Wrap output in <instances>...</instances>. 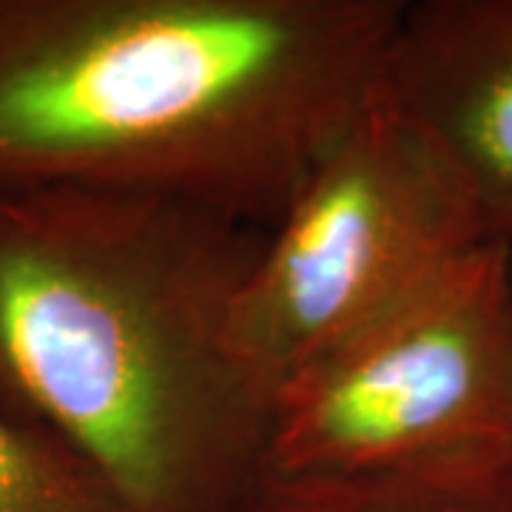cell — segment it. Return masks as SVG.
Returning a JSON list of instances; mask_svg holds the SVG:
<instances>
[{
    "mask_svg": "<svg viewBox=\"0 0 512 512\" xmlns=\"http://www.w3.org/2000/svg\"><path fill=\"white\" fill-rule=\"evenodd\" d=\"M262 242L194 202L0 188V404L126 512H239L271 430L231 350Z\"/></svg>",
    "mask_w": 512,
    "mask_h": 512,
    "instance_id": "6da1fadb",
    "label": "cell"
},
{
    "mask_svg": "<svg viewBox=\"0 0 512 512\" xmlns=\"http://www.w3.org/2000/svg\"><path fill=\"white\" fill-rule=\"evenodd\" d=\"M404 0H0V188L194 202L268 231L365 106Z\"/></svg>",
    "mask_w": 512,
    "mask_h": 512,
    "instance_id": "7a4b0ae2",
    "label": "cell"
},
{
    "mask_svg": "<svg viewBox=\"0 0 512 512\" xmlns=\"http://www.w3.org/2000/svg\"><path fill=\"white\" fill-rule=\"evenodd\" d=\"M487 237L441 148L382 92L353 114L265 231L231 350L274 396Z\"/></svg>",
    "mask_w": 512,
    "mask_h": 512,
    "instance_id": "3957f363",
    "label": "cell"
},
{
    "mask_svg": "<svg viewBox=\"0 0 512 512\" xmlns=\"http://www.w3.org/2000/svg\"><path fill=\"white\" fill-rule=\"evenodd\" d=\"M510 461L512 285L504 242H484L276 393L262 481H387Z\"/></svg>",
    "mask_w": 512,
    "mask_h": 512,
    "instance_id": "277c9868",
    "label": "cell"
},
{
    "mask_svg": "<svg viewBox=\"0 0 512 512\" xmlns=\"http://www.w3.org/2000/svg\"><path fill=\"white\" fill-rule=\"evenodd\" d=\"M376 86L441 148L487 237L512 242V0L404 3Z\"/></svg>",
    "mask_w": 512,
    "mask_h": 512,
    "instance_id": "5b68a950",
    "label": "cell"
},
{
    "mask_svg": "<svg viewBox=\"0 0 512 512\" xmlns=\"http://www.w3.org/2000/svg\"><path fill=\"white\" fill-rule=\"evenodd\" d=\"M239 512H512V461L387 481H262Z\"/></svg>",
    "mask_w": 512,
    "mask_h": 512,
    "instance_id": "8992f818",
    "label": "cell"
},
{
    "mask_svg": "<svg viewBox=\"0 0 512 512\" xmlns=\"http://www.w3.org/2000/svg\"><path fill=\"white\" fill-rule=\"evenodd\" d=\"M0 512H126L92 470L0 404Z\"/></svg>",
    "mask_w": 512,
    "mask_h": 512,
    "instance_id": "52a82bcc",
    "label": "cell"
},
{
    "mask_svg": "<svg viewBox=\"0 0 512 512\" xmlns=\"http://www.w3.org/2000/svg\"><path fill=\"white\" fill-rule=\"evenodd\" d=\"M507 248V274H510V285H512V242H504Z\"/></svg>",
    "mask_w": 512,
    "mask_h": 512,
    "instance_id": "ba28073f",
    "label": "cell"
}]
</instances>
